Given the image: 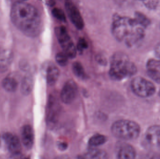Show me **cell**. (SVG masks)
I'll return each instance as SVG.
<instances>
[{
    "label": "cell",
    "instance_id": "6da1fadb",
    "mask_svg": "<svg viewBox=\"0 0 160 159\" xmlns=\"http://www.w3.org/2000/svg\"><path fill=\"white\" fill-rule=\"evenodd\" d=\"M10 17L14 25L27 36L35 37L41 32L42 21L39 12L29 3L15 2L11 7Z\"/></svg>",
    "mask_w": 160,
    "mask_h": 159
},
{
    "label": "cell",
    "instance_id": "7a4b0ae2",
    "mask_svg": "<svg viewBox=\"0 0 160 159\" xmlns=\"http://www.w3.org/2000/svg\"><path fill=\"white\" fill-rule=\"evenodd\" d=\"M145 29L135 19L119 15L114 16L112 24L114 37L129 47L134 46L142 40L144 36Z\"/></svg>",
    "mask_w": 160,
    "mask_h": 159
},
{
    "label": "cell",
    "instance_id": "3957f363",
    "mask_svg": "<svg viewBox=\"0 0 160 159\" xmlns=\"http://www.w3.org/2000/svg\"><path fill=\"white\" fill-rule=\"evenodd\" d=\"M137 71L134 63L125 53L116 52L111 58L109 75L113 80L120 81L130 77Z\"/></svg>",
    "mask_w": 160,
    "mask_h": 159
},
{
    "label": "cell",
    "instance_id": "277c9868",
    "mask_svg": "<svg viewBox=\"0 0 160 159\" xmlns=\"http://www.w3.org/2000/svg\"><path fill=\"white\" fill-rule=\"evenodd\" d=\"M112 134L118 139L130 141L137 139L141 133V127L135 121L120 119L114 122L111 127Z\"/></svg>",
    "mask_w": 160,
    "mask_h": 159
},
{
    "label": "cell",
    "instance_id": "5b68a950",
    "mask_svg": "<svg viewBox=\"0 0 160 159\" xmlns=\"http://www.w3.org/2000/svg\"><path fill=\"white\" fill-rule=\"evenodd\" d=\"M54 31L63 52L70 58H75L77 55V47L70 37L66 28L64 26H58L55 27Z\"/></svg>",
    "mask_w": 160,
    "mask_h": 159
},
{
    "label": "cell",
    "instance_id": "8992f818",
    "mask_svg": "<svg viewBox=\"0 0 160 159\" xmlns=\"http://www.w3.org/2000/svg\"><path fill=\"white\" fill-rule=\"evenodd\" d=\"M132 90L138 97L148 98L153 96L156 92L155 85L141 77H134L131 83Z\"/></svg>",
    "mask_w": 160,
    "mask_h": 159
},
{
    "label": "cell",
    "instance_id": "52a82bcc",
    "mask_svg": "<svg viewBox=\"0 0 160 159\" xmlns=\"http://www.w3.org/2000/svg\"><path fill=\"white\" fill-rule=\"evenodd\" d=\"M143 143L146 148L160 151V125L150 126L145 132Z\"/></svg>",
    "mask_w": 160,
    "mask_h": 159
},
{
    "label": "cell",
    "instance_id": "ba28073f",
    "mask_svg": "<svg viewBox=\"0 0 160 159\" xmlns=\"http://www.w3.org/2000/svg\"><path fill=\"white\" fill-rule=\"evenodd\" d=\"M61 106L57 99L50 96L48 100L47 110V120L48 125L53 127L58 121L60 115Z\"/></svg>",
    "mask_w": 160,
    "mask_h": 159
},
{
    "label": "cell",
    "instance_id": "9c48e42d",
    "mask_svg": "<svg viewBox=\"0 0 160 159\" xmlns=\"http://www.w3.org/2000/svg\"><path fill=\"white\" fill-rule=\"evenodd\" d=\"M65 7L67 14L74 26L78 30H82L84 26V22L76 5L71 1H66L65 3Z\"/></svg>",
    "mask_w": 160,
    "mask_h": 159
},
{
    "label": "cell",
    "instance_id": "30bf717a",
    "mask_svg": "<svg viewBox=\"0 0 160 159\" xmlns=\"http://www.w3.org/2000/svg\"><path fill=\"white\" fill-rule=\"evenodd\" d=\"M78 88L76 82L73 80H68L64 85L61 92V99L66 104L73 102L78 94Z\"/></svg>",
    "mask_w": 160,
    "mask_h": 159
},
{
    "label": "cell",
    "instance_id": "8fae6325",
    "mask_svg": "<svg viewBox=\"0 0 160 159\" xmlns=\"http://www.w3.org/2000/svg\"><path fill=\"white\" fill-rule=\"evenodd\" d=\"M115 157L116 159H135L136 150L130 144L120 142L116 147Z\"/></svg>",
    "mask_w": 160,
    "mask_h": 159
},
{
    "label": "cell",
    "instance_id": "7c38bea8",
    "mask_svg": "<svg viewBox=\"0 0 160 159\" xmlns=\"http://www.w3.org/2000/svg\"><path fill=\"white\" fill-rule=\"evenodd\" d=\"M3 137L8 151L14 155H18L21 150V145L18 136L13 133H7Z\"/></svg>",
    "mask_w": 160,
    "mask_h": 159
},
{
    "label": "cell",
    "instance_id": "4fadbf2b",
    "mask_svg": "<svg viewBox=\"0 0 160 159\" xmlns=\"http://www.w3.org/2000/svg\"><path fill=\"white\" fill-rule=\"evenodd\" d=\"M22 142L27 149L32 147L34 142V134L32 128L30 125H24L21 130Z\"/></svg>",
    "mask_w": 160,
    "mask_h": 159
},
{
    "label": "cell",
    "instance_id": "5bb4252c",
    "mask_svg": "<svg viewBox=\"0 0 160 159\" xmlns=\"http://www.w3.org/2000/svg\"><path fill=\"white\" fill-rule=\"evenodd\" d=\"M60 70L52 62L48 63L45 69V76L47 83L49 86H53L57 82L60 76Z\"/></svg>",
    "mask_w": 160,
    "mask_h": 159
},
{
    "label": "cell",
    "instance_id": "9a60e30c",
    "mask_svg": "<svg viewBox=\"0 0 160 159\" xmlns=\"http://www.w3.org/2000/svg\"><path fill=\"white\" fill-rule=\"evenodd\" d=\"M13 54L8 49H0V72H5L13 61Z\"/></svg>",
    "mask_w": 160,
    "mask_h": 159
},
{
    "label": "cell",
    "instance_id": "2e32d148",
    "mask_svg": "<svg viewBox=\"0 0 160 159\" xmlns=\"http://www.w3.org/2000/svg\"><path fill=\"white\" fill-rule=\"evenodd\" d=\"M34 86V78L31 74H27L22 78L20 90L24 95H28L31 93Z\"/></svg>",
    "mask_w": 160,
    "mask_h": 159
},
{
    "label": "cell",
    "instance_id": "e0dca14e",
    "mask_svg": "<svg viewBox=\"0 0 160 159\" xmlns=\"http://www.w3.org/2000/svg\"><path fill=\"white\" fill-rule=\"evenodd\" d=\"M2 87L7 91L13 92L17 90L18 86V81L12 76L9 75L3 80Z\"/></svg>",
    "mask_w": 160,
    "mask_h": 159
},
{
    "label": "cell",
    "instance_id": "ac0fdd59",
    "mask_svg": "<svg viewBox=\"0 0 160 159\" xmlns=\"http://www.w3.org/2000/svg\"><path fill=\"white\" fill-rule=\"evenodd\" d=\"M78 159H107V155L102 150L91 149Z\"/></svg>",
    "mask_w": 160,
    "mask_h": 159
},
{
    "label": "cell",
    "instance_id": "d6986e66",
    "mask_svg": "<svg viewBox=\"0 0 160 159\" xmlns=\"http://www.w3.org/2000/svg\"><path fill=\"white\" fill-rule=\"evenodd\" d=\"M107 137L102 134H96L89 139L88 145L91 147H97L102 145L107 142Z\"/></svg>",
    "mask_w": 160,
    "mask_h": 159
},
{
    "label": "cell",
    "instance_id": "ffe728a7",
    "mask_svg": "<svg viewBox=\"0 0 160 159\" xmlns=\"http://www.w3.org/2000/svg\"><path fill=\"white\" fill-rule=\"evenodd\" d=\"M72 70L76 77L80 79H86L87 77L82 64L78 62H75L72 64Z\"/></svg>",
    "mask_w": 160,
    "mask_h": 159
},
{
    "label": "cell",
    "instance_id": "44dd1931",
    "mask_svg": "<svg viewBox=\"0 0 160 159\" xmlns=\"http://www.w3.org/2000/svg\"><path fill=\"white\" fill-rule=\"evenodd\" d=\"M134 19L137 21L139 24H141L145 28L147 27L150 23L149 19L145 15L141 12H137L135 13Z\"/></svg>",
    "mask_w": 160,
    "mask_h": 159
},
{
    "label": "cell",
    "instance_id": "7402d4cb",
    "mask_svg": "<svg viewBox=\"0 0 160 159\" xmlns=\"http://www.w3.org/2000/svg\"><path fill=\"white\" fill-rule=\"evenodd\" d=\"M68 56L64 52H59L55 57L56 62L61 66H66L68 63Z\"/></svg>",
    "mask_w": 160,
    "mask_h": 159
},
{
    "label": "cell",
    "instance_id": "603a6c76",
    "mask_svg": "<svg viewBox=\"0 0 160 159\" xmlns=\"http://www.w3.org/2000/svg\"><path fill=\"white\" fill-rule=\"evenodd\" d=\"M147 73L151 79L157 83H160V72L158 69H148Z\"/></svg>",
    "mask_w": 160,
    "mask_h": 159
},
{
    "label": "cell",
    "instance_id": "cb8c5ba5",
    "mask_svg": "<svg viewBox=\"0 0 160 159\" xmlns=\"http://www.w3.org/2000/svg\"><path fill=\"white\" fill-rule=\"evenodd\" d=\"M52 14L53 16L59 20L62 21H65V14L62 9L55 7L52 10Z\"/></svg>",
    "mask_w": 160,
    "mask_h": 159
},
{
    "label": "cell",
    "instance_id": "d4e9b609",
    "mask_svg": "<svg viewBox=\"0 0 160 159\" xmlns=\"http://www.w3.org/2000/svg\"><path fill=\"white\" fill-rule=\"evenodd\" d=\"M77 50L79 52H82L85 49H87L88 47V44L84 38H80L78 43L77 46Z\"/></svg>",
    "mask_w": 160,
    "mask_h": 159
},
{
    "label": "cell",
    "instance_id": "484cf974",
    "mask_svg": "<svg viewBox=\"0 0 160 159\" xmlns=\"http://www.w3.org/2000/svg\"><path fill=\"white\" fill-rule=\"evenodd\" d=\"M145 5L149 9H154L156 8L158 4V1H148L143 2Z\"/></svg>",
    "mask_w": 160,
    "mask_h": 159
},
{
    "label": "cell",
    "instance_id": "4316f807",
    "mask_svg": "<svg viewBox=\"0 0 160 159\" xmlns=\"http://www.w3.org/2000/svg\"><path fill=\"white\" fill-rule=\"evenodd\" d=\"M155 54L160 60V42L156 45L155 49Z\"/></svg>",
    "mask_w": 160,
    "mask_h": 159
},
{
    "label": "cell",
    "instance_id": "83f0119b",
    "mask_svg": "<svg viewBox=\"0 0 160 159\" xmlns=\"http://www.w3.org/2000/svg\"><path fill=\"white\" fill-rule=\"evenodd\" d=\"M58 148L61 150H64L67 148L68 145L65 143L60 142L58 144Z\"/></svg>",
    "mask_w": 160,
    "mask_h": 159
},
{
    "label": "cell",
    "instance_id": "f1b7e54d",
    "mask_svg": "<svg viewBox=\"0 0 160 159\" xmlns=\"http://www.w3.org/2000/svg\"><path fill=\"white\" fill-rule=\"evenodd\" d=\"M54 159H71L69 157H68L67 156H64V155H62V156H59L58 157H55Z\"/></svg>",
    "mask_w": 160,
    "mask_h": 159
},
{
    "label": "cell",
    "instance_id": "f546056e",
    "mask_svg": "<svg viewBox=\"0 0 160 159\" xmlns=\"http://www.w3.org/2000/svg\"><path fill=\"white\" fill-rule=\"evenodd\" d=\"M14 159H30L26 157H18L15 158Z\"/></svg>",
    "mask_w": 160,
    "mask_h": 159
},
{
    "label": "cell",
    "instance_id": "4dcf8cb0",
    "mask_svg": "<svg viewBox=\"0 0 160 159\" xmlns=\"http://www.w3.org/2000/svg\"><path fill=\"white\" fill-rule=\"evenodd\" d=\"M158 94H159V97H160V89L159 91Z\"/></svg>",
    "mask_w": 160,
    "mask_h": 159
},
{
    "label": "cell",
    "instance_id": "1f68e13d",
    "mask_svg": "<svg viewBox=\"0 0 160 159\" xmlns=\"http://www.w3.org/2000/svg\"><path fill=\"white\" fill-rule=\"evenodd\" d=\"M159 67L160 68V60H159Z\"/></svg>",
    "mask_w": 160,
    "mask_h": 159
},
{
    "label": "cell",
    "instance_id": "d6a6232c",
    "mask_svg": "<svg viewBox=\"0 0 160 159\" xmlns=\"http://www.w3.org/2000/svg\"></svg>",
    "mask_w": 160,
    "mask_h": 159
}]
</instances>
